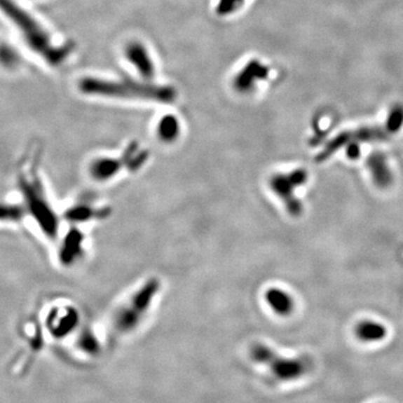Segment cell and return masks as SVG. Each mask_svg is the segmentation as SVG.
<instances>
[{
    "instance_id": "obj_1",
    "label": "cell",
    "mask_w": 403,
    "mask_h": 403,
    "mask_svg": "<svg viewBox=\"0 0 403 403\" xmlns=\"http://www.w3.org/2000/svg\"><path fill=\"white\" fill-rule=\"evenodd\" d=\"M0 11L20 29L28 46L50 64L57 65L64 61L67 50L55 46L48 31L22 7L11 0H0Z\"/></svg>"
},
{
    "instance_id": "obj_2",
    "label": "cell",
    "mask_w": 403,
    "mask_h": 403,
    "mask_svg": "<svg viewBox=\"0 0 403 403\" xmlns=\"http://www.w3.org/2000/svg\"><path fill=\"white\" fill-rule=\"evenodd\" d=\"M78 88L86 95L132 97L140 100L158 101L164 103L172 102L176 97V92L170 86L138 83L131 80L114 82L100 78H86L81 80Z\"/></svg>"
},
{
    "instance_id": "obj_3",
    "label": "cell",
    "mask_w": 403,
    "mask_h": 403,
    "mask_svg": "<svg viewBox=\"0 0 403 403\" xmlns=\"http://www.w3.org/2000/svg\"><path fill=\"white\" fill-rule=\"evenodd\" d=\"M160 290L161 282L157 277H151L142 282L114 313L112 317L114 329L119 334L136 331L151 312Z\"/></svg>"
},
{
    "instance_id": "obj_4",
    "label": "cell",
    "mask_w": 403,
    "mask_h": 403,
    "mask_svg": "<svg viewBox=\"0 0 403 403\" xmlns=\"http://www.w3.org/2000/svg\"><path fill=\"white\" fill-rule=\"evenodd\" d=\"M250 357L258 364L267 367L280 381H295L310 370V363L306 357H286L264 343H254L251 346Z\"/></svg>"
},
{
    "instance_id": "obj_5",
    "label": "cell",
    "mask_w": 403,
    "mask_h": 403,
    "mask_svg": "<svg viewBox=\"0 0 403 403\" xmlns=\"http://www.w3.org/2000/svg\"><path fill=\"white\" fill-rule=\"evenodd\" d=\"M147 151H140L136 144L129 146L119 157H100L92 161L89 167L93 181L106 183L123 172H136L147 161Z\"/></svg>"
},
{
    "instance_id": "obj_6",
    "label": "cell",
    "mask_w": 403,
    "mask_h": 403,
    "mask_svg": "<svg viewBox=\"0 0 403 403\" xmlns=\"http://www.w3.org/2000/svg\"><path fill=\"white\" fill-rule=\"evenodd\" d=\"M308 181V172L303 168L290 170L288 172H275L268 179L270 192L280 200L287 213L292 217H301L303 207L301 200L297 198L296 191Z\"/></svg>"
},
{
    "instance_id": "obj_7",
    "label": "cell",
    "mask_w": 403,
    "mask_h": 403,
    "mask_svg": "<svg viewBox=\"0 0 403 403\" xmlns=\"http://www.w3.org/2000/svg\"><path fill=\"white\" fill-rule=\"evenodd\" d=\"M388 131L381 130L378 128H362L359 130L350 131L344 134L339 135L332 140L325 149L318 155L316 160L318 163L326 160L333 155L335 151H339L343 146L348 145L350 142H370V140H380L387 138Z\"/></svg>"
},
{
    "instance_id": "obj_8",
    "label": "cell",
    "mask_w": 403,
    "mask_h": 403,
    "mask_svg": "<svg viewBox=\"0 0 403 403\" xmlns=\"http://www.w3.org/2000/svg\"><path fill=\"white\" fill-rule=\"evenodd\" d=\"M264 301L268 308L279 317H288L295 310V301L292 296L279 287H270L266 289Z\"/></svg>"
},
{
    "instance_id": "obj_9",
    "label": "cell",
    "mask_w": 403,
    "mask_h": 403,
    "mask_svg": "<svg viewBox=\"0 0 403 403\" xmlns=\"http://www.w3.org/2000/svg\"><path fill=\"white\" fill-rule=\"evenodd\" d=\"M367 167L370 172L373 183L378 189H388L393 183V174L391 172L387 157L380 151H374L367 159Z\"/></svg>"
},
{
    "instance_id": "obj_10",
    "label": "cell",
    "mask_w": 403,
    "mask_h": 403,
    "mask_svg": "<svg viewBox=\"0 0 403 403\" xmlns=\"http://www.w3.org/2000/svg\"><path fill=\"white\" fill-rule=\"evenodd\" d=\"M125 56L131 64L136 67L140 76L151 78L155 74V67L145 46L140 43H130L125 48Z\"/></svg>"
},
{
    "instance_id": "obj_11",
    "label": "cell",
    "mask_w": 403,
    "mask_h": 403,
    "mask_svg": "<svg viewBox=\"0 0 403 403\" xmlns=\"http://www.w3.org/2000/svg\"><path fill=\"white\" fill-rule=\"evenodd\" d=\"M354 335L362 343H378L388 335V329L381 322L363 320L354 327Z\"/></svg>"
},
{
    "instance_id": "obj_12",
    "label": "cell",
    "mask_w": 403,
    "mask_h": 403,
    "mask_svg": "<svg viewBox=\"0 0 403 403\" xmlns=\"http://www.w3.org/2000/svg\"><path fill=\"white\" fill-rule=\"evenodd\" d=\"M267 74V67H264L259 62H250L235 78V86L240 92L250 91L252 86L258 82L257 80L266 78Z\"/></svg>"
},
{
    "instance_id": "obj_13",
    "label": "cell",
    "mask_w": 403,
    "mask_h": 403,
    "mask_svg": "<svg viewBox=\"0 0 403 403\" xmlns=\"http://www.w3.org/2000/svg\"><path fill=\"white\" fill-rule=\"evenodd\" d=\"M179 135H181V123L175 116L167 114L159 120L157 136L161 142L172 144L178 139Z\"/></svg>"
},
{
    "instance_id": "obj_14",
    "label": "cell",
    "mask_w": 403,
    "mask_h": 403,
    "mask_svg": "<svg viewBox=\"0 0 403 403\" xmlns=\"http://www.w3.org/2000/svg\"><path fill=\"white\" fill-rule=\"evenodd\" d=\"M109 214L108 210L95 209V207H86V206H78L73 207L67 213V217L74 222H84L91 221L93 219H101Z\"/></svg>"
},
{
    "instance_id": "obj_15",
    "label": "cell",
    "mask_w": 403,
    "mask_h": 403,
    "mask_svg": "<svg viewBox=\"0 0 403 403\" xmlns=\"http://www.w3.org/2000/svg\"><path fill=\"white\" fill-rule=\"evenodd\" d=\"M403 125V109L401 107H395L392 112L390 114L388 118L387 125H385V130L389 134H395L397 131L400 130Z\"/></svg>"
},
{
    "instance_id": "obj_16",
    "label": "cell",
    "mask_w": 403,
    "mask_h": 403,
    "mask_svg": "<svg viewBox=\"0 0 403 403\" xmlns=\"http://www.w3.org/2000/svg\"><path fill=\"white\" fill-rule=\"evenodd\" d=\"M348 157L350 159L359 158L360 146L357 142H350V144H348Z\"/></svg>"
}]
</instances>
